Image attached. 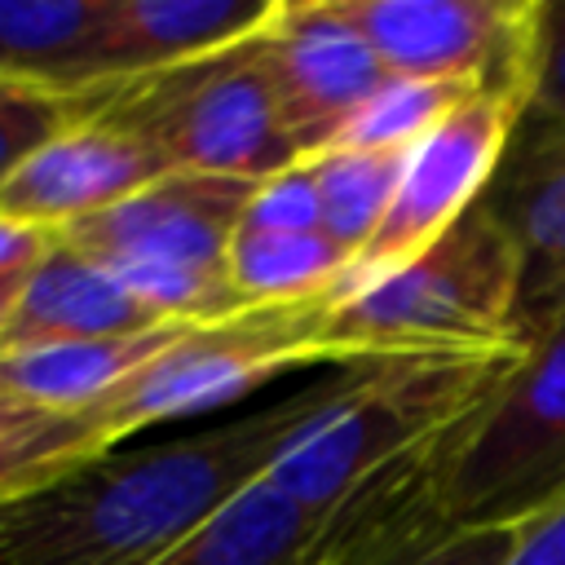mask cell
<instances>
[{
  "mask_svg": "<svg viewBox=\"0 0 565 565\" xmlns=\"http://www.w3.org/2000/svg\"><path fill=\"white\" fill-rule=\"evenodd\" d=\"M335 388L340 375L150 450L106 455L0 508V565H150L256 486Z\"/></svg>",
  "mask_w": 565,
  "mask_h": 565,
  "instance_id": "obj_1",
  "label": "cell"
},
{
  "mask_svg": "<svg viewBox=\"0 0 565 565\" xmlns=\"http://www.w3.org/2000/svg\"><path fill=\"white\" fill-rule=\"evenodd\" d=\"M521 256L481 199L459 225L406 265L340 291L322 313V362H380L402 353L525 349L516 335Z\"/></svg>",
  "mask_w": 565,
  "mask_h": 565,
  "instance_id": "obj_2",
  "label": "cell"
},
{
  "mask_svg": "<svg viewBox=\"0 0 565 565\" xmlns=\"http://www.w3.org/2000/svg\"><path fill=\"white\" fill-rule=\"evenodd\" d=\"M516 358L521 349L353 362L340 371L331 402L282 441L265 477L305 512H327L375 468L463 419Z\"/></svg>",
  "mask_w": 565,
  "mask_h": 565,
  "instance_id": "obj_3",
  "label": "cell"
},
{
  "mask_svg": "<svg viewBox=\"0 0 565 565\" xmlns=\"http://www.w3.org/2000/svg\"><path fill=\"white\" fill-rule=\"evenodd\" d=\"M565 499V313L441 437L437 508L463 530H516Z\"/></svg>",
  "mask_w": 565,
  "mask_h": 565,
  "instance_id": "obj_4",
  "label": "cell"
},
{
  "mask_svg": "<svg viewBox=\"0 0 565 565\" xmlns=\"http://www.w3.org/2000/svg\"><path fill=\"white\" fill-rule=\"evenodd\" d=\"M260 181L163 172L124 203L57 238L110 269L163 322H212L247 309L230 287V243Z\"/></svg>",
  "mask_w": 565,
  "mask_h": 565,
  "instance_id": "obj_5",
  "label": "cell"
},
{
  "mask_svg": "<svg viewBox=\"0 0 565 565\" xmlns=\"http://www.w3.org/2000/svg\"><path fill=\"white\" fill-rule=\"evenodd\" d=\"M256 35L203 62L102 88L93 115L141 132L172 172L269 181L305 154L282 124Z\"/></svg>",
  "mask_w": 565,
  "mask_h": 565,
  "instance_id": "obj_6",
  "label": "cell"
},
{
  "mask_svg": "<svg viewBox=\"0 0 565 565\" xmlns=\"http://www.w3.org/2000/svg\"><path fill=\"white\" fill-rule=\"evenodd\" d=\"M327 300L260 305L230 318L181 327L141 371H132L106 402L88 406L106 450L150 424H177L212 415L269 380L322 362V313Z\"/></svg>",
  "mask_w": 565,
  "mask_h": 565,
  "instance_id": "obj_7",
  "label": "cell"
},
{
  "mask_svg": "<svg viewBox=\"0 0 565 565\" xmlns=\"http://www.w3.org/2000/svg\"><path fill=\"white\" fill-rule=\"evenodd\" d=\"M521 115H525V97L477 88L433 132H424L406 150L402 181H397L384 225L353 256L344 282L331 296L375 282L380 274H388V269L406 265L411 256H419L424 247H433L450 225H459L490 194Z\"/></svg>",
  "mask_w": 565,
  "mask_h": 565,
  "instance_id": "obj_8",
  "label": "cell"
},
{
  "mask_svg": "<svg viewBox=\"0 0 565 565\" xmlns=\"http://www.w3.org/2000/svg\"><path fill=\"white\" fill-rule=\"evenodd\" d=\"M388 75L530 97L539 0H340Z\"/></svg>",
  "mask_w": 565,
  "mask_h": 565,
  "instance_id": "obj_9",
  "label": "cell"
},
{
  "mask_svg": "<svg viewBox=\"0 0 565 565\" xmlns=\"http://www.w3.org/2000/svg\"><path fill=\"white\" fill-rule=\"evenodd\" d=\"M260 66L296 150L322 154L358 106L388 79L340 0H282L256 35Z\"/></svg>",
  "mask_w": 565,
  "mask_h": 565,
  "instance_id": "obj_10",
  "label": "cell"
},
{
  "mask_svg": "<svg viewBox=\"0 0 565 565\" xmlns=\"http://www.w3.org/2000/svg\"><path fill=\"white\" fill-rule=\"evenodd\" d=\"M446 433L375 468L340 503L318 512L313 530L278 565H402L450 539L455 530L437 508V450Z\"/></svg>",
  "mask_w": 565,
  "mask_h": 565,
  "instance_id": "obj_11",
  "label": "cell"
},
{
  "mask_svg": "<svg viewBox=\"0 0 565 565\" xmlns=\"http://www.w3.org/2000/svg\"><path fill=\"white\" fill-rule=\"evenodd\" d=\"M163 172H172L168 159L141 132L106 115H88L49 146H40L9 177V185L0 190V212L57 234L84 216L124 203Z\"/></svg>",
  "mask_w": 565,
  "mask_h": 565,
  "instance_id": "obj_12",
  "label": "cell"
},
{
  "mask_svg": "<svg viewBox=\"0 0 565 565\" xmlns=\"http://www.w3.org/2000/svg\"><path fill=\"white\" fill-rule=\"evenodd\" d=\"M486 203L516 243V335L534 344L565 313V132L516 124Z\"/></svg>",
  "mask_w": 565,
  "mask_h": 565,
  "instance_id": "obj_13",
  "label": "cell"
},
{
  "mask_svg": "<svg viewBox=\"0 0 565 565\" xmlns=\"http://www.w3.org/2000/svg\"><path fill=\"white\" fill-rule=\"evenodd\" d=\"M282 0H110L102 88L225 53L274 22Z\"/></svg>",
  "mask_w": 565,
  "mask_h": 565,
  "instance_id": "obj_14",
  "label": "cell"
},
{
  "mask_svg": "<svg viewBox=\"0 0 565 565\" xmlns=\"http://www.w3.org/2000/svg\"><path fill=\"white\" fill-rule=\"evenodd\" d=\"M168 327L154 309H146L110 269L79 256L57 238V247L31 269L13 318L0 335V358L44 344H75V340H110V335H141Z\"/></svg>",
  "mask_w": 565,
  "mask_h": 565,
  "instance_id": "obj_15",
  "label": "cell"
},
{
  "mask_svg": "<svg viewBox=\"0 0 565 565\" xmlns=\"http://www.w3.org/2000/svg\"><path fill=\"white\" fill-rule=\"evenodd\" d=\"M110 0H0V75L57 93H102Z\"/></svg>",
  "mask_w": 565,
  "mask_h": 565,
  "instance_id": "obj_16",
  "label": "cell"
},
{
  "mask_svg": "<svg viewBox=\"0 0 565 565\" xmlns=\"http://www.w3.org/2000/svg\"><path fill=\"white\" fill-rule=\"evenodd\" d=\"M181 327L168 322L141 335H110V340H75V344H44L0 358V388L53 406V411H88L106 402L132 371H141Z\"/></svg>",
  "mask_w": 565,
  "mask_h": 565,
  "instance_id": "obj_17",
  "label": "cell"
},
{
  "mask_svg": "<svg viewBox=\"0 0 565 565\" xmlns=\"http://www.w3.org/2000/svg\"><path fill=\"white\" fill-rule=\"evenodd\" d=\"M106 455L93 411H53L0 388V508L44 494Z\"/></svg>",
  "mask_w": 565,
  "mask_h": 565,
  "instance_id": "obj_18",
  "label": "cell"
},
{
  "mask_svg": "<svg viewBox=\"0 0 565 565\" xmlns=\"http://www.w3.org/2000/svg\"><path fill=\"white\" fill-rule=\"evenodd\" d=\"M349 265H353V256L322 230L260 234V230L238 225V234L230 243V287L247 309L322 300L344 282Z\"/></svg>",
  "mask_w": 565,
  "mask_h": 565,
  "instance_id": "obj_19",
  "label": "cell"
},
{
  "mask_svg": "<svg viewBox=\"0 0 565 565\" xmlns=\"http://www.w3.org/2000/svg\"><path fill=\"white\" fill-rule=\"evenodd\" d=\"M313 521L318 512H305L269 477H260L150 565H278L313 530Z\"/></svg>",
  "mask_w": 565,
  "mask_h": 565,
  "instance_id": "obj_20",
  "label": "cell"
},
{
  "mask_svg": "<svg viewBox=\"0 0 565 565\" xmlns=\"http://www.w3.org/2000/svg\"><path fill=\"white\" fill-rule=\"evenodd\" d=\"M309 159L322 199V234L358 256L393 207L406 150H322Z\"/></svg>",
  "mask_w": 565,
  "mask_h": 565,
  "instance_id": "obj_21",
  "label": "cell"
},
{
  "mask_svg": "<svg viewBox=\"0 0 565 565\" xmlns=\"http://www.w3.org/2000/svg\"><path fill=\"white\" fill-rule=\"evenodd\" d=\"M477 88H463V84L388 75L358 106V115L335 132V141L327 150H411L424 132H433Z\"/></svg>",
  "mask_w": 565,
  "mask_h": 565,
  "instance_id": "obj_22",
  "label": "cell"
},
{
  "mask_svg": "<svg viewBox=\"0 0 565 565\" xmlns=\"http://www.w3.org/2000/svg\"><path fill=\"white\" fill-rule=\"evenodd\" d=\"M93 115V93H57L0 75V190L53 137Z\"/></svg>",
  "mask_w": 565,
  "mask_h": 565,
  "instance_id": "obj_23",
  "label": "cell"
},
{
  "mask_svg": "<svg viewBox=\"0 0 565 565\" xmlns=\"http://www.w3.org/2000/svg\"><path fill=\"white\" fill-rule=\"evenodd\" d=\"M521 124L539 132H565V0H539L530 97Z\"/></svg>",
  "mask_w": 565,
  "mask_h": 565,
  "instance_id": "obj_24",
  "label": "cell"
},
{
  "mask_svg": "<svg viewBox=\"0 0 565 565\" xmlns=\"http://www.w3.org/2000/svg\"><path fill=\"white\" fill-rule=\"evenodd\" d=\"M243 230H260V234H313V230H322V199H318L313 159H300V163L282 168L278 177L260 181L252 190L247 212H243Z\"/></svg>",
  "mask_w": 565,
  "mask_h": 565,
  "instance_id": "obj_25",
  "label": "cell"
},
{
  "mask_svg": "<svg viewBox=\"0 0 565 565\" xmlns=\"http://www.w3.org/2000/svg\"><path fill=\"white\" fill-rule=\"evenodd\" d=\"M503 565H565V499L512 530Z\"/></svg>",
  "mask_w": 565,
  "mask_h": 565,
  "instance_id": "obj_26",
  "label": "cell"
},
{
  "mask_svg": "<svg viewBox=\"0 0 565 565\" xmlns=\"http://www.w3.org/2000/svg\"><path fill=\"white\" fill-rule=\"evenodd\" d=\"M508 547H512V530H463L402 565H503Z\"/></svg>",
  "mask_w": 565,
  "mask_h": 565,
  "instance_id": "obj_27",
  "label": "cell"
},
{
  "mask_svg": "<svg viewBox=\"0 0 565 565\" xmlns=\"http://www.w3.org/2000/svg\"><path fill=\"white\" fill-rule=\"evenodd\" d=\"M53 247H57V234H53V230L26 225V221L0 212V278H4V274H26V269H35Z\"/></svg>",
  "mask_w": 565,
  "mask_h": 565,
  "instance_id": "obj_28",
  "label": "cell"
},
{
  "mask_svg": "<svg viewBox=\"0 0 565 565\" xmlns=\"http://www.w3.org/2000/svg\"><path fill=\"white\" fill-rule=\"evenodd\" d=\"M26 278H31V269H26V274H4V278H0V335H4V327H9V318H13V305H18L22 287H26Z\"/></svg>",
  "mask_w": 565,
  "mask_h": 565,
  "instance_id": "obj_29",
  "label": "cell"
}]
</instances>
